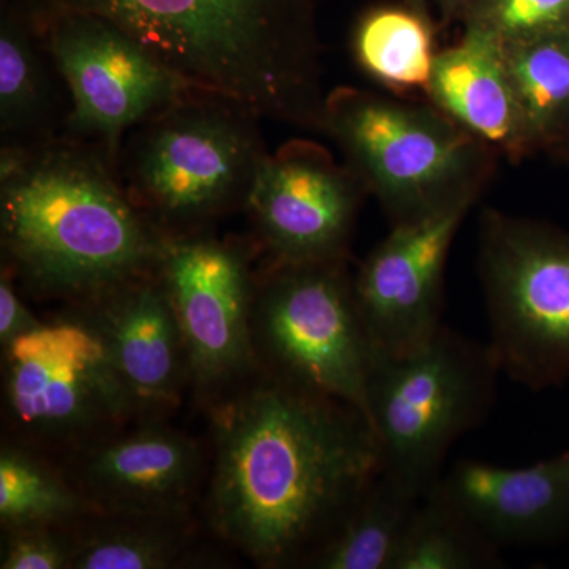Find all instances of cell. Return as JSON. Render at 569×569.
<instances>
[{
    "label": "cell",
    "mask_w": 569,
    "mask_h": 569,
    "mask_svg": "<svg viewBox=\"0 0 569 569\" xmlns=\"http://www.w3.org/2000/svg\"><path fill=\"white\" fill-rule=\"evenodd\" d=\"M164 238L93 146L0 151L2 269L33 298L73 305L149 274Z\"/></svg>",
    "instance_id": "3"
},
{
    "label": "cell",
    "mask_w": 569,
    "mask_h": 569,
    "mask_svg": "<svg viewBox=\"0 0 569 569\" xmlns=\"http://www.w3.org/2000/svg\"><path fill=\"white\" fill-rule=\"evenodd\" d=\"M552 159L559 160L560 163L567 164L569 168V134L563 141L559 142L556 148L548 153Z\"/></svg>",
    "instance_id": "29"
},
{
    "label": "cell",
    "mask_w": 569,
    "mask_h": 569,
    "mask_svg": "<svg viewBox=\"0 0 569 569\" xmlns=\"http://www.w3.org/2000/svg\"><path fill=\"white\" fill-rule=\"evenodd\" d=\"M421 498L380 471L307 568L396 569Z\"/></svg>",
    "instance_id": "20"
},
{
    "label": "cell",
    "mask_w": 569,
    "mask_h": 569,
    "mask_svg": "<svg viewBox=\"0 0 569 569\" xmlns=\"http://www.w3.org/2000/svg\"><path fill=\"white\" fill-rule=\"evenodd\" d=\"M400 2L406 3L407 7L418 11V13L425 14L427 18H432V11H430V0H400Z\"/></svg>",
    "instance_id": "30"
},
{
    "label": "cell",
    "mask_w": 569,
    "mask_h": 569,
    "mask_svg": "<svg viewBox=\"0 0 569 569\" xmlns=\"http://www.w3.org/2000/svg\"><path fill=\"white\" fill-rule=\"evenodd\" d=\"M50 56L24 10L0 3V137L2 148H36L66 129Z\"/></svg>",
    "instance_id": "18"
},
{
    "label": "cell",
    "mask_w": 569,
    "mask_h": 569,
    "mask_svg": "<svg viewBox=\"0 0 569 569\" xmlns=\"http://www.w3.org/2000/svg\"><path fill=\"white\" fill-rule=\"evenodd\" d=\"M535 151L569 134V31L500 43Z\"/></svg>",
    "instance_id": "22"
},
{
    "label": "cell",
    "mask_w": 569,
    "mask_h": 569,
    "mask_svg": "<svg viewBox=\"0 0 569 569\" xmlns=\"http://www.w3.org/2000/svg\"><path fill=\"white\" fill-rule=\"evenodd\" d=\"M249 108L201 91L157 112L123 140L119 176L164 234L203 230L244 209L268 156Z\"/></svg>",
    "instance_id": "5"
},
{
    "label": "cell",
    "mask_w": 569,
    "mask_h": 569,
    "mask_svg": "<svg viewBox=\"0 0 569 569\" xmlns=\"http://www.w3.org/2000/svg\"><path fill=\"white\" fill-rule=\"evenodd\" d=\"M426 96L498 157L519 163L537 153L501 44L488 33L463 28L458 43L438 51Z\"/></svg>",
    "instance_id": "17"
},
{
    "label": "cell",
    "mask_w": 569,
    "mask_h": 569,
    "mask_svg": "<svg viewBox=\"0 0 569 569\" xmlns=\"http://www.w3.org/2000/svg\"><path fill=\"white\" fill-rule=\"evenodd\" d=\"M3 353L7 418L21 443L67 456L138 417L102 343L73 318L61 313Z\"/></svg>",
    "instance_id": "9"
},
{
    "label": "cell",
    "mask_w": 569,
    "mask_h": 569,
    "mask_svg": "<svg viewBox=\"0 0 569 569\" xmlns=\"http://www.w3.org/2000/svg\"><path fill=\"white\" fill-rule=\"evenodd\" d=\"M107 351L138 417L171 410L190 383L189 359L173 307L157 272L67 305Z\"/></svg>",
    "instance_id": "14"
},
{
    "label": "cell",
    "mask_w": 569,
    "mask_h": 569,
    "mask_svg": "<svg viewBox=\"0 0 569 569\" xmlns=\"http://www.w3.org/2000/svg\"><path fill=\"white\" fill-rule=\"evenodd\" d=\"M366 197L359 176L325 146L291 140L264 157L244 211L269 263L350 260Z\"/></svg>",
    "instance_id": "12"
},
{
    "label": "cell",
    "mask_w": 569,
    "mask_h": 569,
    "mask_svg": "<svg viewBox=\"0 0 569 569\" xmlns=\"http://www.w3.org/2000/svg\"><path fill=\"white\" fill-rule=\"evenodd\" d=\"M192 539L189 515H92L73 527L70 569L174 568Z\"/></svg>",
    "instance_id": "19"
},
{
    "label": "cell",
    "mask_w": 569,
    "mask_h": 569,
    "mask_svg": "<svg viewBox=\"0 0 569 569\" xmlns=\"http://www.w3.org/2000/svg\"><path fill=\"white\" fill-rule=\"evenodd\" d=\"M258 367L366 413L376 351L355 296L350 260L269 263L252 307Z\"/></svg>",
    "instance_id": "8"
},
{
    "label": "cell",
    "mask_w": 569,
    "mask_h": 569,
    "mask_svg": "<svg viewBox=\"0 0 569 569\" xmlns=\"http://www.w3.org/2000/svg\"><path fill=\"white\" fill-rule=\"evenodd\" d=\"M66 471L97 515L186 516L203 475L200 445L141 426L67 455Z\"/></svg>",
    "instance_id": "15"
},
{
    "label": "cell",
    "mask_w": 569,
    "mask_h": 569,
    "mask_svg": "<svg viewBox=\"0 0 569 569\" xmlns=\"http://www.w3.org/2000/svg\"><path fill=\"white\" fill-rule=\"evenodd\" d=\"M2 569H70L73 527H36L6 531Z\"/></svg>",
    "instance_id": "26"
},
{
    "label": "cell",
    "mask_w": 569,
    "mask_h": 569,
    "mask_svg": "<svg viewBox=\"0 0 569 569\" xmlns=\"http://www.w3.org/2000/svg\"><path fill=\"white\" fill-rule=\"evenodd\" d=\"M97 515L66 470L39 449L9 441L0 451V523L3 531L74 527Z\"/></svg>",
    "instance_id": "23"
},
{
    "label": "cell",
    "mask_w": 569,
    "mask_h": 569,
    "mask_svg": "<svg viewBox=\"0 0 569 569\" xmlns=\"http://www.w3.org/2000/svg\"><path fill=\"white\" fill-rule=\"evenodd\" d=\"M211 425L209 523L260 568L307 567L381 471L365 411L261 369Z\"/></svg>",
    "instance_id": "1"
},
{
    "label": "cell",
    "mask_w": 569,
    "mask_h": 569,
    "mask_svg": "<svg viewBox=\"0 0 569 569\" xmlns=\"http://www.w3.org/2000/svg\"><path fill=\"white\" fill-rule=\"evenodd\" d=\"M437 24L406 3L367 10L356 22L355 58L378 84L395 93L427 91L437 51Z\"/></svg>",
    "instance_id": "21"
},
{
    "label": "cell",
    "mask_w": 569,
    "mask_h": 569,
    "mask_svg": "<svg viewBox=\"0 0 569 569\" xmlns=\"http://www.w3.org/2000/svg\"><path fill=\"white\" fill-rule=\"evenodd\" d=\"M501 567V549L445 496L437 482L419 501L396 569Z\"/></svg>",
    "instance_id": "24"
},
{
    "label": "cell",
    "mask_w": 569,
    "mask_h": 569,
    "mask_svg": "<svg viewBox=\"0 0 569 569\" xmlns=\"http://www.w3.org/2000/svg\"><path fill=\"white\" fill-rule=\"evenodd\" d=\"M462 24L498 43L569 31V0H485Z\"/></svg>",
    "instance_id": "25"
},
{
    "label": "cell",
    "mask_w": 569,
    "mask_h": 569,
    "mask_svg": "<svg viewBox=\"0 0 569 569\" xmlns=\"http://www.w3.org/2000/svg\"><path fill=\"white\" fill-rule=\"evenodd\" d=\"M32 21L88 14L141 44L194 91L320 132L317 0H14Z\"/></svg>",
    "instance_id": "2"
},
{
    "label": "cell",
    "mask_w": 569,
    "mask_h": 569,
    "mask_svg": "<svg viewBox=\"0 0 569 569\" xmlns=\"http://www.w3.org/2000/svg\"><path fill=\"white\" fill-rule=\"evenodd\" d=\"M500 376L488 343L447 325L413 353L376 356L366 417L381 473L419 497L436 488L452 447L488 419Z\"/></svg>",
    "instance_id": "6"
},
{
    "label": "cell",
    "mask_w": 569,
    "mask_h": 569,
    "mask_svg": "<svg viewBox=\"0 0 569 569\" xmlns=\"http://www.w3.org/2000/svg\"><path fill=\"white\" fill-rule=\"evenodd\" d=\"M31 22L69 91L62 137L99 149L118 171L130 130L194 91L100 18L71 13Z\"/></svg>",
    "instance_id": "10"
},
{
    "label": "cell",
    "mask_w": 569,
    "mask_h": 569,
    "mask_svg": "<svg viewBox=\"0 0 569 569\" xmlns=\"http://www.w3.org/2000/svg\"><path fill=\"white\" fill-rule=\"evenodd\" d=\"M471 208L397 224L355 272V296L376 356H406L443 328L445 272Z\"/></svg>",
    "instance_id": "13"
},
{
    "label": "cell",
    "mask_w": 569,
    "mask_h": 569,
    "mask_svg": "<svg viewBox=\"0 0 569 569\" xmlns=\"http://www.w3.org/2000/svg\"><path fill=\"white\" fill-rule=\"evenodd\" d=\"M320 132L391 227L473 208L497 167L498 153L436 104L351 86L328 92Z\"/></svg>",
    "instance_id": "4"
},
{
    "label": "cell",
    "mask_w": 569,
    "mask_h": 569,
    "mask_svg": "<svg viewBox=\"0 0 569 569\" xmlns=\"http://www.w3.org/2000/svg\"><path fill=\"white\" fill-rule=\"evenodd\" d=\"M39 320L20 296V287L9 271L2 269L0 277V346L7 348L20 337L40 328Z\"/></svg>",
    "instance_id": "27"
},
{
    "label": "cell",
    "mask_w": 569,
    "mask_h": 569,
    "mask_svg": "<svg viewBox=\"0 0 569 569\" xmlns=\"http://www.w3.org/2000/svg\"><path fill=\"white\" fill-rule=\"evenodd\" d=\"M252 258V247L198 230L167 234L157 261L181 329L190 383L211 402L260 370L252 337L258 276Z\"/></svg>",
    "instance_id": "11"
},
{
    "label": "cell",
    "mask_w": 569,
    "mask_h": 569,
    "mask_svg": "<svg viewBox=\"0 0 569 569\" xmlns=\"http://www.w3.org/2000/svg\"><path fill=\"white\" fill-rule=\"evenodd\" d=\"M485 0H433L438 13H440V26L455 24L467 20L468 14L475 9H478Z\"/></svg>",
    "instance_id": "28"
},
{
    "label": "cell",
    "mask_w": 569,
    "mask_h": 569,
    "mask_svg": "<svg viewBox=\"0 0 569 569\" xmlns=\"http://www.w3.org/2000/svg\"><path fill=\"white\" fill-rule=\"evenodd\" d=\"M438 488L500 549L569 539V451L518 468L460 459Z\"/></svg>",
    "instance_id": "16"
},
{
    "label": "cell",
    "mask_w": 569,
    "mask_h": 569,
    "mask_svg": "<svg viewBox=\"0 0 569 569\" xmlns=\"http://www.w3.org/2000/svg\"><path fill=\"white\" fill-rule=\"evenodd\" d=\"M478 279L501 376L542 392L569 380V231L488 208Z\"/></svg>",
    "instance_id": "7"
}]
</instances>
